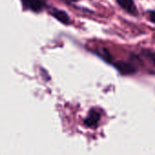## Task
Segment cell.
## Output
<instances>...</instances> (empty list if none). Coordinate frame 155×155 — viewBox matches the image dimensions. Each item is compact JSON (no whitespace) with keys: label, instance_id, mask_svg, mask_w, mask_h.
<instances>
[{"label":"cell","instance_id":"7a4b0ae2","mask_svg":"<svg viewBox=\"0 0 155 155\" xmlns=\"http://www.w3.org/2000/svg\"><path fill=\"white\" fill-rule=\"evenodd\" d=\"M22 3L25 9H28L36 13L41 12L45 6L44 0H22Z\"/></svg>","mask_w":155,"mask_h":155},{"label":"cell","instance_id":"3957f363","mask_svg":"<svg viewBox=\"0 0 155 155\" xmlns=\"http://www.w3.org/2000/svg\"><path fill=\"white\" fill-rule=\"evenodd\" d=\"M117 4L132 15H137L138 11L134 0H116Z\"/></svg>","mask_w":155,"mask_h":155},{"label":"cell","instance_id":"52a82bcc","mask_svg":"<svg viewBox=\"0 0 155 155\" xmlns=\"http://www.w3.org/2000/svg\"><path fill=\"white\" fill-rule=\"evenodd\" d=\"M149 20L155 24V11H150L149 12Z\"/></svg>","mask_w":155,"mask_h":155},{"label":"cell","instance_id":"8992f818","mask_svg":"<svg viewBox=\"0 0 155 155\" xmlns=\"http://www.w3.org/2000/svg\"><path fill=\"white\" fill-rule=\"evenodd\" d=\"M143 54L155 64V52L151 50H143Z\"/></svg>","mask_w":155,"mask_h":155},{"label":"cell","instance_id":"5b68a950","mask_svg":"<svg viewBox=\"0 0 155 155\" xmlns=\"http://www.w3.org/2000/svg\"><path fill=\"white\" fill-rule=\"evenodd\" d=\"M99 120H100V114L95 110H92L89 113L88 116L85 118L84 124L88 127H94L97 125Z\"/></svg>","mask_w":155,"mask_h":155},{"label":"cell","instance_id":"6da1fadb","mask_svg":"<svg viewBox=\"0 0 155 155\" xmlns=\"http://www.w3.org/2000/svg\"><path fill=\"white\" fill-rule=\"evenodd\" d=\"M113 65L122 74H133L137 71L135 65L127 61H116L113 63Z\"/></svg>","mask_w":155,"mask_h":155},{"label":"cell","instance_id":"ba28073f","mask_svg":"<svg viewBox=\"0 0 155 155\" xmlns=\"http://www.w3.org/2000/svg\"><path fill=\"white\" fill-rule=\"evenodd\" d=\"M61 1H63V2H64V3H66V4H71V3L77 2L78 0H61Z\"/></svg>","mask_w":155,"mask_h":155},{"label":"cell","instance_id":"277c9868","mask_svg":"<svg viewBox=\"0 0 155 155\" xmlns=\"http://www.w3.org/2000/svg\"><path fill=\"white\" fill-rule=\"evenodd\" d=\"M50 13L55 19H57L58 21H60L61 23H63L64 25H69L71 22L70 16L68 15V14L63 10H58V9L54 8L51 10Z\"/></svg>","mask_w":155,"mask_h":155}]
</instances>
